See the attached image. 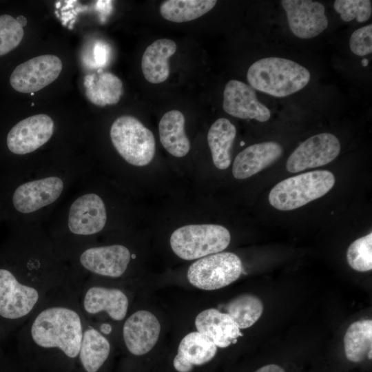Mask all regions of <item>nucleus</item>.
Returning <instances> with one entry per match:
<instances>
[{"label":"nucleus","instance_id":"14","mask_svg":"<svg viewBox=\"0 0 372 372\" xmlns=\"http://www.w3.org/2000/svg\"><path fill=\"white\" fill-rule=\"evenodd\" d=\"M105 204L96 194L90 193L77 198L71 205L68 214L70 231L77 235H92L105 225Z\"/></svg>","mask_w":372,"mask_h":372},{"label":"nucleus","instance_id":"1","mask_svg":"<svg viewBox=\"0 0 372 372\" xmlns=\"http://www.w3.org/2000/svg\"><path fill=\"white\" fill-rule=\"evenodd\" d=\"M32 341L44 349L56 348L70 358L79 354L83 329L75 310L55 306L42 310L30 329Z\"/></svg>","mask_w":372,"mask_h":372},{"label":"nucleus","instance_id":"10","mask_svg":"<svg viewBox=\"0 0 372 372\" xmlns=\"http://www.w3.org/2000/svg\"><path fill=\"white\" fill-rule=\"evenodd\" d=\"M281 5L286 12L291 31L298 38H313L329 24L324 6L311 0H282Z\"/></svg>","mask_w":372,"mask_h":372},{"label":"nucleus","instance_id":"36","mask_svg":"<svg viewBox=\"0 0 372 372\" xmlns=\"http://www.w3.org/2000/svg\"><path fill=\"white\" fill-rule=\"evenodd\" d=\"M30 94H31L32 96H33V95H34V93H33V92H32V93H30Z\"/></svg>","mask_w":372,"mask_h":372},{"label":"nucleus","instance_id":"5","mask_svg":"<svg viewBox=\"0 0 372 372\" xmlns=\"http://www.w3.org/2000/svg\"><path fill=\"white\" fill-rule=\"evenodd\" d=\"M110 138L118 153L132 165L145 166L154 156L156 143L153 133L132 116L117 118L111 126Z\"/></svg>","mask_w":372,"mask_h":372},{"label":"nucleus","instance_id":"19","mask_svg":"<svg viewBox=\"0 0 372 372\" xmlns=\"http://www.w3.org/2000/svg\"><path fill=\"white\" fill-rule=\"evenodd\" d=\"M216 351L217 347L208 337L198 331L191 332L180 341L174 366L178 372H190L194 366L210 361Z\"/></svg>","mask_w":372,"mask_h":372},{"label":"nucleus","instance_id":"26","mask_svg":"<svg viewBox=\"0 0 372 372\" xmlns=\"http://www.w3.org/2000/svg\"><path fill=\"white\" fill-rule=\"evenodd\" d=\"M347 358L353 362L365 359L372 349V320H362L352 323L344 337Z\"/></svg>","mask_w":372,"mask_h":372},{"label":"nucleus","instance_id":"8","mask_svg":"<svg viewBox=\"0 0 372 372\" xmlns=\"http://www.w3.org/2000/svg\"><path fill=\"white\" fill-rule=\"evenodd\" d=\"M338 138L330 133L314 135L302 143L289 156L286 168L291 173L316 168L331 163L339 154Z\"/></svg>","mask_w":372,"mask_h":372},{"label":"nucleus","instance_id":"13","mask_svg":"<svg viewBox=\"0 0 372 372\" xmlns=\"http://www.w3.org/2000/svg\"><path fill=\"white\" fill-rule=\"evenodd\" d=\"M63 182L57 176L27 182L19 186L12 196L14 208L23 214L32 213L54 203L61 194Z\"/></svg>","mask_w":372,"mask_h":372},{"label":"nucleus","instance_id":"3","mask_svg":"<svg viewBox=\"0 0 372 372\" xmlns=\"http://www.w3.org/2000/svg\"><path fill=\"white\" fill-rule=\"evenodd\" d=\"M335 176L327 170H315L282 180L270 191L269 201L277 209L299 208L325 195L335 184Z\"/></svg>","mask_w":372,"mask_h":372},{"label":"nucleus","instance_id":"21","mask_svg":"<svg viewBox=\"0 0 372 372\" xmlns=\"http://www.w3.org/2000/svg\"><path fill=\"white\" fill-rule=\"evenodd\" d=\"M176 43L169 39L154 41L145 49L141 60L145 79L151 83L164 82L169 75V58L176 51Z\"/></svg>","mask_w":372,"mask_h":372},{"label":"nucleus","instance_id":"23","mask_svg":"<svg viewBox=\"0 0 372 372\" xmlns=\"http://www.w3.org/2000/svg\"><path fill=\"white\" fill-rule=\"evenodd\" d=\"M236 135V127L225 118L217 119L210 127L207 142L212 161L219 169H225L231 164V149Z\"/></svg>","mask_w":372,"mask_h":372},{"label":"nucleus","instance_id":"9","mask_svg":"<svg viewBox=\"0 0 372 372\" xmlns=\"http://www.w3.org/2000/svg\"><path fill=\"white\" fill-rule=\"evenodd\" d=\"M39 291L18 281L14 274L0 269V316L19 319L29 314L39 302Z\"/></svg>","mask_w":372,"mask_h":372},{"label":"nucleus","instance_id":"35","mask_svg":"<svg viewBox=\"0 0 372 372\" xmlns=\"http://www.w3.org/2000/svg\"><path fill=\"white\" fill-rule=\"evenodd\" d=\"M17 21L20 24L21 27L25 26L27 24V19L24 16H18L16 18Z\"/></svg>","mask_w":372,"mask_h":372},{"label":"nucleus","instance_id":"16","mask_svg":"<svg viewBox=\"0 0 372 372\" xmlns=\"http://www.w3.org/2000/svg\"><path fill=\"white\" fill-rule=\"evenodd\" d=\"M131 259L129 249L121 245L91 247L80 256V262L97 275L118 278L122 276Z\"/></svg>","mask_w":372,"mask_h":372},{"label":"nucleus","instance_id":"22","mask_svg":"<svg viewBox=\"0 0 372 372\" xmlns=\"http://www.w3.org/2000/svg\"><path fill=\"white\" fill-rule=\"evenodd\" d=\"M185 116L178 110H170L161 118L158 124L160 141L172 156L180 158L190 149V141L185 131Z\"/></svg>","mask_w":372,"mask_h":372},{"label":"nucleus","instance_id":"12","mask_svg":"<svg viewBox=\"0 0 372 372\" xmlns=\"http://www.w3.org/2000/svg\"><path fill=\"white\" fill-rule=\"evenodd\" d=\"M223 107L227 114L242 119L265 122L271 112L257 99L254 89L238 80L229 81L223 92Z\"/></svg>","mask_w":372,"mask_h":372},{"label":"nucleus","instance_id":"17","mask_svg":"<svg viewBox=\"0 0 372 372\" xmlns=\"http://www.w3.org/2000/svg\"><path fill=\"white\" fill-rule=\"evenodd\" d=\"M282 154L280 144L267 141L251 145L235 158L232 174L236 179L247 178L277 161Z\"/></svg>","mask_w":372,"mask_h":372},{"label":"nucleus","instance_id":"4","mask_svg":"<svg viewBox=\"0 0 372 372\" xmlns=\"http://www.w3.org/2000/svg\"><path fill=\"white\" fill-rule=\"evenodd\" d=\"M230 240V233L225 227L202 224L187 225L176 229L169 242L176 255L191 260L223 251Z\"/></svg>","mask_w":372,"mask_h":372},{"label":"nucleus","instance_id":"31","mask_svg":"<svg viewBox=\"0 0 372 372\" xmlns=\"http://www.w3.org/2000/svg\"><path fill=\"white\" fill-rule=\"evenodd\" d=\"M335 10L340 14L342 20L346 22L353 19L364 23L369 19L372 12V1L370 0H336Z\"/></svg>","mask_w":372,"mask_h":372},{"label":"nucleus","instance_id":"11","mask_svg":"<svg viewBox=\"0 0 372 372\" xmlns=\"http://www.w3.org/2000/svg\"><path fill=\"white\" fill-rule=\"evenodd\" d=\"M54 132V122L45 114L24 118L8 132L7 145L15 154L31 153L46 143Z\"/></svg>","mask_w":372,"mask_h":372},{"label":"nucleus","instance_id":"32","mask_svg":"<svg viewBox=\"0 0 372 372\" xmlns=\"http://www.w3.org/2000/svg\"><path fill=\"white\" fill-rule=\"evenodd\" d=\"M351 52L357 56H364L372 52V25L363 26L355 30L349 39Z\"/></svg>","mask_w":372,"mask_h":372},{"label":"nucleus","instance_id":"18","mask_svg":"<svg viewBox=\"0 0 372 372\" xmlns=\"http://www.w3.org/2000/svg\"><path fill=\"white\" fill-rule=\"evenodd\" d=\"M195 325L197 331L208 337L217 347H227L242 335L228 314L213 308L200 312L196 318Z\"/></svg>","mask_w":372,"mask_h":372},{"label":"nucleus","instance_id":"6","mask_svg":"<svg viewBox=\"0 0 372 372\" xmlns=\"http://www.w3.org/2000/svg\"><path fill=\"white\" fill-rule=\"evenodd\" d=\"M240 258L231 252H219L199 258L187 271V279L203 290H216L236 281L242 272Z\"/></svg>","mask_w":372,"mask_h":372},{"label":"nucleus","instance_id":"27","mask_svg":"<svg viewBox=\"0 0 372 372\" xmlns=\"http://www.w3.org/2000/svg\"><path fill=\"white\" fill-rule=\"evenodd\" d=\"M215 0H167L160 6V13L166 20L183 23L196 19L216 6Z\"/></svg>","mask_w":372,"mask_h":372},{"label":"nucleus","instance_id":"25","mask_svg":"<svg viewBox=\"0 0 372 372\" xmlns=\"http://www.w3.org/2000/svg\"><path fill=\"white\" fill-rule=\"evenodd\" d=\"M108 340L94 328L83 331L79 357L87 372H96L109 356Z\"/></svg>","mask_w":372,"mask_h":372},{"label":"nucleus","instance_id":"15","mask_svg":"<svg viewBox=\"0 0 372 372\" xmlns=\"http://www.w3.org/2000/svg\"><path fill=\"white\" fill-rule=\"evenodd\" d=\"M161 331L157 318L144 310L132 314L123 328L124 342L128 351L135 355H142L152 349L156 344Z\"/></svg>","mask_w":372,"mask_h":372},{"label":"nucleus","instance_id":"34","mask_svg":"<svg viewBox=\"0 0 372 372\" xmlns=\"http://www.w3.org/2000/svg\"><path fill=\"white\" fill-rule=\"evenodd\" d=\"M105 50L103 46H96L94 49V56L97 62L102 63L104 62Z\"/></svg>","mask_w":372,"mask_h":372},{"label":"nucleus","instance_id":"33","mask_svg":"<svg viewBox=\"0 0 372 372\" xmlns=\"http://www.w3.org/2000/svg\"><path fill=\"white\" fill-rule=\"evenodd\" d=\"M255 372H285L284 369L280 366L274 364H267L262 366Z\"/></svg>","mask_w":372,"mask_h":372},{"label":"nucleus","instance_id":"29","mask_svg":"<svg viewBox=\"0 0 372 372\" xmlns=\"http://www.w3.org/2000/svg\"><path fill=\"white\" fill-rule=\"evenodd\" d=\"M347 259L355 271L365 272L372 269V233L362 236L349 247Z\"/></svg>","mask_w":372,"mask_h":372},{"label":"nucleus","instance_id":"24","mask_svg":"<svg viewBox=\"0 0 372 372\" xmlns=\"http://www.w3.org/2000/svg\"><path fill=\"white\" fill-rule=\"evenodd\" d=\"M85 87L87 99L99 106L117 103L123 94L121 80L110 72L87 76Z\"/></svg>","mask_w":372,"mask_h":372},{"label":"nucleus","instance_id":"2","mask_svg":"<svg viewBox=\"0 0 372 372\" xmlns=\"http://www.w3.org/2000/svg\"><path fill=\"white\" fill-rule=\"evenodd\" d=\"M310 78L306 68L280 57L259 59L247 72V81L253 89L276 97H285L300 91Z\"/></svg>","mask_w":372,"mask_h":372},{"label":"nucleus","instance_id":"20","mask_svg":"<svg viewBox=\"0 0 372 372\" xmlns=\"http://www.w3.org/2000/svg\"><path fill=\"white\" fill-rule=\"evenodd\" d=\"M129 302L120 289L103 287H92L83 298V308L90 314L105 311L114 320H122L125 317Z\"/></svg>","mask_w":372,"mask_h":372},{"label":"nucleus","instance_id":"28","mask_svg":"<svg viewBox=\"0 0 372 372\" xmlns=\"http://www.w3.org/2000/svg\"><path fill=\"white\" fill-rule=\"evenodd\" d=\"M226 313L240 329L252 326L261 316L263 304L251 294H242L232 299L225 307Z\"/></svg>","mask_w":372,"mask_h":372},{"label":"nucleus","instance_id":"7","mask_svg":"<svg viewBox=\"0 0 372 372\" xmlns=\"http://www.w3.org/2000/svg\"><path fill=\"white\" fill-rule=\"evenodd\" d=\"M63 68L61 59L52 54L34 57L13 70L10 83L21 93H34L54 81Z\"/></svg>","mask_w":372,"mask_h":372},{"label":"nucleus","instance_id":"30","mask_svg":"<svg viewBox=\"0 0 372 372\" xmlns=\"http://www.w3.org/2000/svg\"><path fill=\"white\" fill-rule=\"evenodd\" d=\"M24 35L23 27L9 14L0 15V56L16 48Z\"/></svg>","mask_w":372,"mask_h":372}]
</instances>
